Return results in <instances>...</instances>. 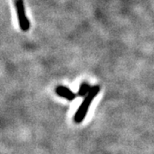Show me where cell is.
I'll use <instances>...</instances> for the list:
<instances>
[{
  "label": "cell",
  "instance_id": "2",
  "mask_svg": "<svg viewBox=\"0 0 154 154\" xmlns=\"http://www.w3.org/2000/svg\"><path fill=\"white\" fill-rule=\"evenodd\" d=\"M14 2H15V5H16V11H17L20 28L23 32H27L29 29L30 23H29V21H28V17L25 13L23 0H14Z\"/></svg>",
  "mask_w": 154,
  "mask_h": 154
},
{
  "label": "cell",
  "instance_id": "4",
  "mask_svg": "<svg viewBox=\"0 0 154 154\" xmlns=\"http://www.w3.org/2000/svg\"><path fill=\"white\" fill-rule=\"evenodd\" d=\"M91 90V88L90 86L88 85V83H82L80 87V89H79V93L78 94L80 96H85V95H88V94L90 92Z\"/></svg>",
  "mask_w": 154,
  "mask_h": 154
},
{
  "label": "cell",
  "instance_id": "1",
  "mask_svg": "<svg viewBox=\"0 0 154 154\" xmlns=\"http://www.w3.org/2000/svg\"><path fill=\"white\" fill-rule=\"evenodd\" d=\"M99 86H95V87L91 88L90 92L88 93V95L86 96V98L84 99L82 104L80 105L79 109H78L77 112L75 113V115L74 119H75V121L77 123L82 122L84 120L85 116H86L87 113H88V108H89V106L91 105L92 102H93V100H94V98L97 96V94H99Z\"/></svg>",
  "mask_w": 154,
  "mask_h": 154
},
{
  "label": "cell",
  "instance_id": "3",
  "mask_svg": "<svg viewBox=\"0 0 154 154\" xmlns=\"http://www.w3.org/2000/svg\"><path fill=\"white\" fill-rule=\"evenodd\" d=\"M56 93L57 95H59L60 97L65 98L69 100H73L75 98V94L72 92L71 90H69L66 87H57L56 89Z\"/></svg>",
  "mask_w": 154,
  "mask_h": 154
}]
</instances>
